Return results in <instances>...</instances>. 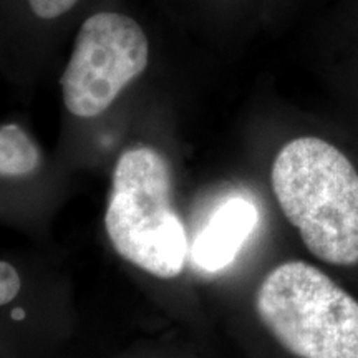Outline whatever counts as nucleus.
<instances>
[{"label": "nucleus", "instance_id": "obj_8", "mask_svg": "<svg viewBox=\"0 0 358 358\" xmlns=\"http://www.w3.org/2000/svg\"><path fill=\"white\" fill-rule=\"evenodd\" d=\"M30 8L40 19L50 20L64 15L78 3V0H29Z\"/></svg>", "mask_w": 358, "mask_h": 358}, {"label": "nucleus", "instance_id": "obj_1", "mask_svg": "<svg viewBox=\"0 0 358 358\" xmlns=\"http://www.w3.org/2000/svg\"><path fill=\"white\" fill-rule=\"evenodd\" d=\"M271 182L282 213L313 256L357 266L358 171L345 153L322 138H295L277 153Z\"/></svg>", "mask_w": 358, "mask_h": 358}, {"label": "nucleus", "instance_id": "obj_7", "mask_svg": "<svg viewBox=\"0 0 358 358\" xmlns=\"http://www.w3.org/2000/svg\"><path fill=\"white\" fill-rule=\"evenodd\" d=\"M22 282L15 267L7 262H0V306L12 302L20 292Z\"/></svg>", "mask_w": 358, "mask_h": 358}, {"label": "nucleus", "instance_id": "obj_9", "mask_svg": "<svg viewBox=\"0 0 358 358\" xmlns=\"http://www.w3.org/2000/svg\"><path fill=\"white\" fill-rule=\"evenodd\" d=\"M13 317H17V319H19V317H24V312L15 310V312H13Z\"/></svg>", "mask_w": 358, "mask_h": 358}, {"label": "nucleus", "instance_id": "obj_5", "mask_svg": "<svg viewBox=\"0 0 358 358\" xmlns=\"http://www.w3.org/2000/svg\"><path fill=\"white\" fill-rule=\"evenodd\" d=\"M259 224L252 201L234 196L217 206L192 244V262L204 272L222 271L234 261Z\"/></svg>", "mask_w": 358, "mask_h": 358}, {"label": "nucleus", "instance_id": "obj_3", "mask_svg": "<svg viewBox=\"0 0 358 358\" xmlns=\"http://www.w3.org/2000/svg\"><path fill=\"white\" fill-rule=\"evenodd\" d=\"M262 325L294 358H358V301L308 262L290 261L261 282Z\"/></svg>", "mask_w": 358, "mask_h": 358}, {"label": "nucleus", "instance_id": "obj_4", "mask_svg": "<svg viewBox=\"0 0 358 358\" xmlns=\"http://www.w3.org/2000/svg\"><path fill=\"white\" fill-rule=\"evenodd\" d=\"M150 43L138 22L115 12L85 20L62 77V93L71 115L93 118L145 71Z\"/></svg>", "mask_w": 358, "mask_h": 358}, {"label": "nucleus", "instance_id": "obj_6", "mask_svg": "<svg viewBox=\"0 0 358 358\" xmlns=\"http://www.w3.org/2000/svg\"><path fill=\"white\" fill-rule=\"evenodd\" d=\"M35 143L17 124L0 127V176H25L38 168Z\"/></svg>", "mask_w": 358, "mask_h": 358}, {"label": "nucleus", "instance_id": "obj_2", "mask_svg": "<svg viewBox=\"0 0 358 358\" xmlns=\"http://www.w3.org/2000/svg\"><path fill=\"white\" fill-rule=\"evenodd\" d=\"M105 227L124 261L161 279L182 272L186 231L173 208L168 163L153 148H129L120 156Z\"/></svg>", "mask_w": 358, "mask_h": 358}]
</instances>
